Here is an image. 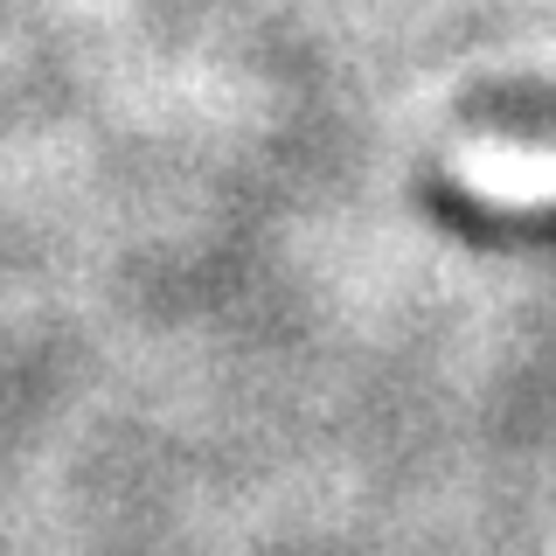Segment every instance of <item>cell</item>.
<instances>
[{
  "label": "cell",
  "mask_w": 556,
  "mask_h": 556,
  "mask_svg": "<svg viewBox=\"0 0 556 556\" xmlns=\"http://www.w3.org/2000/svg\"><path fill=\"white\" fill-rule=\"evenodd\" d=\"M466 181L494 202H543L556 195V153H521V147H473Z\"/></svg>",
  "instance_id": "cell-1"
}]
</instances>
